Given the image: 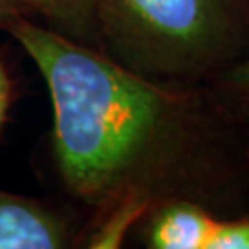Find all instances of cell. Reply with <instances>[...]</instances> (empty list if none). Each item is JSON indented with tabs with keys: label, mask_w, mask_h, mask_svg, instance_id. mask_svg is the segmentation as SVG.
<instances>
[{
	"label": "cell",
	"mask_w": 249,
	"mask_h": 249,
	"mask_svg": "<svg viewBox=\"0 0 249 249\" xmlns=\"http://www.w3.org/2000/svg\"><path fill=\"white\" fill-rule=\"evenodd\" d=\"M6 32L46 83L55 172L74 199L96 214L174 199L223 216L249 211L244 120L207 85L148 80L24 15Z\"/></svg>",
	"instance_id": "1"
},
{
	"label": "cell",
	"mask_w": 249,
	"mask_h": 249,
	"mask_svg": "<svg viewBox=\"0 0 249 249\" xmlns=\"http://www.w3.org/2000/svg\"><path fill=\"white\" fill-rule=\"evenodd\" d=\"M98 48L144 78L209 85L249 55L246 0H98Z\"/></svg>",
	"instance_id": "2"
},
{
	"label": "cell",
	"mask_w": 249,
	"mask_h": 249,
	"mask_svg": "<svg viewBox=\"0 0 249 249\" xmlns=\"http://www.w3.org/2000/svg\"><path fill=\"white\" fill-rule=\"evenodd\" d=\"M76 246L71 220L52 205L0 190V249H65Z\"/></svg>",
	"instance_id": "3"
},
{
	"label": "cell",
	"mask_w": 249,
	"mask_h": 249,
	"mask_svg": "<svg viewBox=\"0 0 249 249\" xmlns=\"http://www.w3.org/2000/svg\"><path fill=\"white\" fill-rule=\"evenodd\" d=\"M223 214L188 199H174L153 207L137 232L148 249H213Z\"/></svg>",
	"instance_id": "4"
},
{
	"label": "cell",
	"mask_w": 249,
	"mask_h": 249,
	"mask_svg": "<svg viewBox=\"0 0 249 249\" xmlns=\"http://www.w3.org/2000/svg\"><path fill=\"white\" fill-rule=\"evenodd\" d=\"M24 17H41L52 28L78 43L98 48V0H8Z\"/></svg>",
	"instance_id": "5"
},
{
	"label": "cell",
	"mask_w": 249,
	"mask_h": 249,
	"mask_svg": "<svg viewBox=\"0 0 249 249\" xmlns=\"http://www.w3.org/2000/svg\"><path fill=\"white\" fill-rule=\"evenodd\" d=\"M207 87L234 115L240 118L249 115V55L222 72Z\"/></svg>",
	"instance_id": "6"
},
{
	"label": "cell",
	"mask_w": 249,
	"mask_h": 249,
	"mask_svg": "<svg viewBox=\"0 0 249 249\" xmlns=\"http://www.w3.org/2000/svg\"><path fill=\"white\" fill-rule=\"evenodd\" d=\"M9 102H11V83H9V76L4 63L0 61V129L6 122Z\"/></svg>",
	"instance_id": "7"
},
{
	"label": "cell",
	"mask_w": 249,
	"mask_h": 249,
	"mask_svg": "<svg viewBox=\"0 0 249 249\" xmlns=\"http://www.w3.org/2000/svg\"><path fill=\"white\" fill-rule=\"evenodd\" d=\"M18 15L20 13L9 4L8 0H0V28L2 30H6V26H8L13 18H17Z\"/></svg>",
	"instance_id": "8"
},
{
	"label": "cell",
	"mask_w": 249,
	"mask_h": 249,
	"mask_svg": "<svg viewBox=\"0 0 249 249\" xmlns=\"http://www.w3.org/2000/svg\"><path fill=\"white\" fill-rule=\"evenodd\" d=\"M242 120H244V133H246V155H248V164H249V115H246Z\"/></svg>",
	"instance_id": "9"
},
{
	"label": "cell",
	"mask_w": 249,
	"mask_h": 249,
	"mask_svg": "<svg viewBox=\"0 0 249 249\" xmlns=\"http://www.w3.org/2000/svg\"><path fill=\"white\" fill-rule=\"evenodd\" d=\"M246 2H248V4H249V0H246Z\"/></svg>",
	"instance_id": "10"
}]
</instances>
